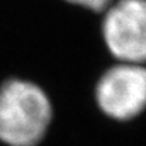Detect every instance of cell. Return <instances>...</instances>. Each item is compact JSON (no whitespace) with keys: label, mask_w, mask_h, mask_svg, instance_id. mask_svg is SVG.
Segmentation results:
<instances>
[{"label":"cell","mask_w":146,"mask_h":146,"mask_svg":"<svg viewBox=\"0 0 146 146\" xmlns=\"http://www.w3.org/2000/svg\"><path fill=\"white\" fill-rule=\"evenodd\" d=\"M99 109L115 121H131L146 111V65L118 62L105 68L95 84Z\"/></svg>","instance_id":"3957f363"},{"label":"cell","mask_w":146,"mask_h":146,"mask_svg":"<svg viewBox=\"0 0 146 146\" xmlns=\"http://www.w3.org/2000/svg\"><path fill=\"white\" fill-rule=\"evenodd\" d=\"M61 1H64L71 7L101 16L115 0H61Z\"/></svg>","instance_id":"277c9868"},{"label":"cell","mask_w":146,"mask_h":146,"mask_svg":"<svg viewBox=\"0 0 146 146\" xmlns=\"http://www.w3.org/2000/svg\"><path fill=\"white\" fill-rule=\"evenodd\" d=\"M52 119L47 92L34 81L11 77L0 84V141L9 146H36Z\"/></svg>","instance_id":"6da1fadb"},{"label":"cell","mask_w":146,"mask_h":146,"mask_svg":"<svg viewBox=\"0 0 146 146\" xmlns=\"http://www.w3.org/2000/svg\"><path fill=\"white\" fill-rule=\"evenodd\" d=\"M109 58L146 65V0H115L99 20Z\"/></svg>","instance_id":"7a4b0ae2"}]
</instances>
